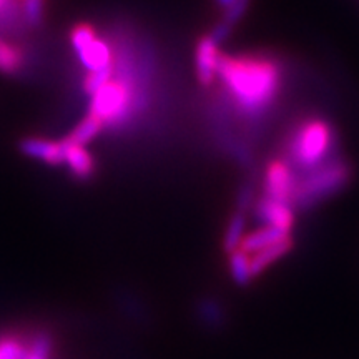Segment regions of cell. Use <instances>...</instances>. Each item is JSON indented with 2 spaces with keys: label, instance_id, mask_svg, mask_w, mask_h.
<instances>
[{
  "label": "cell",
  "instance_id": "obj_1",
  "mask_svg": "<svg viewBox=\"0 0 359 359\" xmlns=\"http://www.w3.org/2000/svg\"><path fill=\"white\" fill-rule=\"evenodd\" d=\"M217 79L222 83L218 98L219 118H240L250 132L264 123L280 97L283 72L280 62L263 53L224 55L218 60Z\"/></svg>",
  "mask_w": 359,
  "mask_h": 359
},
{
  "label": "cell",
  "instance_id": "obj_2",
  "mask_svg": "<svg viewBox=\"0 0 359 359\" xmlns=\"http://www.w3.org/2000/svg\"><path fill=\"white\" fill-rule=\"evenodd\" d=\"M336 135L330 122L321 118L303 120L293 128L286 140V161L296 177L321 167L334 158Z\"/></svg>",
  "mask_w": 359,
  "mask_h": 359
},
{
  "label": "cell",
  "instance_id": "obj_3",
  "mask_svg": "<svg viewBox=\"0 0 359 359\" xmlns=\"http://www.w3.org/2000/svg\"><path fill=\"white\" fill-rule=\"evenodd\" d=\"M351 178L353 168L349 167L348 161L338 156L302 175L296 180L293 198H291L294 212H309L323 201L333 198L349 185Z\"/></svg>",
  "mask_w": 359,
  "mask_h": 359
},
{
  "label": "cell",
  "instance_id": "obj_4",
  "mask_svg": "<svg viewBox=\"0 0 359 359\" xmlns=\"http://www.w3.org/2000/svg\"><path fill=\"white\" fill-rule=\"evenodd\" d=\"M142 105H145L143 93L138 92V85L132 75L114 72V77L92 95L88 114L97 116L103 127H114L133 116L137 107Z\"/></svg>",
  "mask_w": 359,
  "mask_h": 359
},
{
  "label": "cell",
  "instance_id": "obj_5",
  "mask_svg": "<svg viewBox=\"0 0 359 359\" xmlns=\"http://www.w3.org/2000/svg\"><path fill=\"white\" fill-rule=\"evenodd\" d=\"M70 42L80 64L87 69V72L107 70L115 65L110 45L102 37H98L97 30L92 25L80 24L75 27L70 34Z\"/></svg>",
  "mask_w": 359,
  "mask_h": 359
},
{
  "label": "cell",
  "instance_id": "obj_6",
  "mask_svg": "<svg viewBox=\"0 0 359 359\" xmlns=\"http://www.w3.org/2000/svg\"><path fill=\"white\" fill-rule=\"evenodd\" d=\"M296 180L298 177H296L294 170L290 167V163L285 158L269 161L263 180V196L291 203Z\"/></svg>",
  "mask_w": 359,
  "mask_h": 359
},
{
  "label": "cell",
  "instance_id": "obj_7",
  "mask_svg": "<svg viewBox=\"0 0 359 359\" xmlns=\"http://www.w3.org/2000/svg\"><path fill=\"white\" fill-rule=\"evenodd\" d=\"M253 213L262 226H273L285 233H293L294 208L291 203L259 196L253 205Z\"/></svg>",
  "mask_w": 359,
  "mask_h": 359
},
{
  "label": "cell",
  "instance_id": "obj_8",
  "mask_svg": "<svg viewBox=\"0 0 359 359\" xmlns=\"http://www.w3.org/2000/svg\"><path fill=\"white\" fill-rule=\"evenodd\" d=\"M219 40L215 37L213 34L206 35L198 42L195 53V67H196V75L201 85L210 87L213 85L215 79H217V69H218V60H219Z\"/></svg>",
  "mask_w": 359,
  "mask_h": 359
},
{
  "label": "cell",
  "instance_id": "obj_9",
  "mask_svg": "<svg viewBox=\"0 0 359 359\" xmlns=\"http://www.w3.org/2000/svg\"><path fill=\"white\" fill-rule=\"evenodd\" d=\"M293 248H294V238L291 235V236L283 238V240L278 241V243H273L266 246V248L257 251V253L250 255V268H251V275H253V280L255 278L262 276L269 266H273V264L285 258Z\"/></svg>",
  "mask_w": 359,
  "mask_h": 359
},
{
  "label": "cell",
  "instance_id": "obj_10",
  "mask_svg": "<svg viewBox=\"0 0 359 359\" xmlns=\"http://www.w3.org/2000/svg\"><path fill=\"white\" fill-rule=\"evenodd\" d=\"M22 150L29 156H32V158L52 165V167H58V165L65 163V150L62 140L53 142L47 140V138H27L22 143Z\"/></svg>",
  "mask_w": 359,
  "mask_h": 359
},
{
  "label": "cell",
  "instance_id": "obj_11",
  "mask_svg": "<svg viewBox=\"0 0 359 359\" xmlns=\"http://www.w3.org/2000/svg\"><path fill=\"white\" fill-rule=\"evenodd\" d=\"M64 150H65V163L69 167L70 173L79 180H87L95 172V161L85 145L75 143L64 138Z\"/></svg>",
  "mask_w": 359,
  "mask_h": 359
},
{
  "label": "cell",
  "instance_id": "obj_12",
  "mask_svg": "<svg viewBox=\"0 0 359 359\" xmlns=\"http://www.w3.org/2000/svg\"><path fill=\"white\" fill-rule=\"evenodd\" d=\"M195 316L200 325L210 331H222L226 326V308L215 296H203L195 306Z\"/></svg>",
  "mask_w": 359,
  "mask_h": 359
},
{
  "label": "cell",
  "instance_id": "obj_13",
  "mask_svg": "<svg viewBox=\"0 0 359 359\" xmlns=\"http://www.w3.org/2000/svg\"><path fill=\"white\" fill-rule=\"evenodd\" d=\"M291 235H293V233H285L273 226H259L258 230L245 235L243 241H241L240 250H243L245 253L248 255H253L257 253V251L266 248V246L273 243H278V241H281L283 238L291 236Z\"/></svg>",
  "mask_w": 359,
  "mask_h": 359
},
{
  "label": "cell",
  "instance_id": "obj_14",
  "mask_svg": "<svg viewBox=\"0 0 359 359\" xmlns=\"http://www.w3.org/2000/svg\"><path fill=\"white\" fill-rule=\"evenodd\" d=\"M27 354L25 359H52L53 358V334L50 331L37 330L25 334Z\"/></svg>",
  "mask_w": 359,
  "mask_h": 359
},
{
  "label": "cell",
  "instance_id": "obj_15",
  "mask_svg": "<svg viewBox=\"0 0 359 359\" xmlns=\"http://www.w3.org/2000/svg\"><path fill=\"white\" fill-rule=\"evenodd\" d=\"M228 257V269H230V276L238 288H246L253 281L250 268V255L245 253L243 250H235L233 253L226 255Z\"/></svg>",
  "mask_w": 359,
  "mask_h": 359
},
{
  "label": "cell",
  "instance_id": "obj_16",
  "mask_svg": "<svg viewBox=\"0 0 359 359\" xmlns=\"http://www.w3.org/2000/svg\"><path fill=\"white\" fill-rule=\"evenodd\" d=\"M245 228H246V213L238 212L231 215L230 219L226 223V230H224L223 235V251L224 255H230L233 251L238 250L241 246V241L245 238Z\"/></svg>",
  "mask_w": 359,
  "mask_h": 359
},
{
  "label": "cell",
  "instance_id": "obj_17",
  "mask_svg": "<svg viewBox=\"0 0 359 359\" xmlns=\"http://www.w3.org/2000/svg\"><path fill=\"white\" fill-rule=\"evenodd\" d=\"M27 339L22 333L0 334V359H25Z\"/></svg>",
  "mask_w": 359,
  "mask_h": 359
},
{
  "label": "cell",
  "instance_id": "obj_18",
  "mask_svg": "<svg viewBox=\"0 0 359 359\" xmlns=\"http://www.w3.org/2000/svg\"><path fill=\"white\" fill-rule=\"evenodd\" d=\"M102 130H103V123L100 120H98L97 116L87 114V116H85L77 127L72 130V133L67 138L75 143H80V145H88V143L92 142L93 138L102 132Z\"/></svg>",
  "mask_w": 359,
  "mask_h": 359
},
{
  "label": "cell",
  "instance_id": "obj_19",
  "mask_svg": "<svg viewBox=\"0 0 359 359\" xmlns=\"http://www.w3.org/2000/svg\"><path fill=\"white\" fill-rule=\"evenodd\" d=\"M24 65V52L15 45L0 39V72L13 74Z\"/></svg>",
  "mask_w": 359,
  "mask_h": 359
},
{
  "label": "cell",
  "instance_id": "obj_20",
  "mask_svg": "<svg viewBox=\"0 0 359 359\" xmlns=\"http://www.w3.org/2000/svg\"><path fill=\"white\" fill-rule=\"evenodd\" d=\"M43 0H22V15L27 24L35 27L42 19Z\"/></svg>",
  "mask_w": 359,
  "mask_h": 359
},
{
  "label": "cell",
  "instance_id": "obj_21",
  "mask_svg": "<svg viewBox=\"0 0 359 359\" xmlns=\"http://www.w3.org/2000/svg\"><path fill=\"white\" fill-rule=\"evenodd\" d=\"M4 4H6V0H0V12H2V8H4Z\"/></svg>",
  "mask_w": 359,
  "mask_h": 359
}]
</instances>
